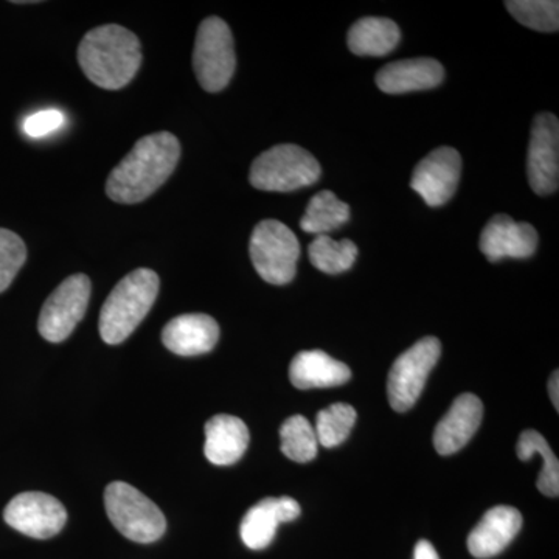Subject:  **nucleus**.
I'll return each instance as SVG.
<instances>
[{"label": "nucleus", "mask_w": 559, "mask_h": 559, "mask_svg": "<svg viewBox=\"0 0 559 559\" xmlns=\"http://www.w3.org/2000/svg\"><path fill=\"white\" fill-rule=\"evenodd\" d=\"M440 356V341L437 337H425L395 360L388 381L389 401L393 409L406 412L417 403Z\"/></svg>", "instance_id": "obj_8"}, {"label": "nucleus", "mask_w": 559, "mask_h": 559, "mask_svg": "<svg viewBox=\"0 0 559 559\" xmlns=\"http://www.w3.org/2000/svg\"><path fill=\"white\" fill-rule=\"evenodd\" d=\"M3 520L11 528L35 539H50L64 528L68 511L64 506L46 492H21L10 500Z\"/></svg>", "instance_id": "obj_10"}, {"label": "nucleus", "mask_w": 559, "mask_h": 559, "mask_svg": "<svg viewBox=\"0 0 559 559\" xmlns=\"http://www.w3.org/2000/svg\"><path fill=\"white\" fill-rule=\"evenodd\" d=\"M66 123L64 114L58 109L39 110L24 121V132L28 138H46L51 132L60 130Z\"/></svg>", "instance_id": "obj_29"}, {"label": "nucleus", "mask_w": 559, "mask_h": 559, "mask_svg": "<svg viewBox=\"0 0 559 559\" xmlns=\"http://www.w3.org/2000/svg\"><path fill=\"white\" fill-rule=\"evenodd\" d=\"M444 79V69L432 58L390 62L377 73V86L385 94L433 90Z\"/></svg>", "instance_id": "obj_18"}, {"label": "nucleus", "mask_w": 559, "mask_h": 559, "mask_svg": "<svg viewBox=\"0 0 559 559\" xmlns=\"http://www.w3.org/2000/svg\"><path fill=\"white\" fill-rule=\"evenodd\" d=\"M527 175L536 194H550L559 186V123L554 114H539L530 135Z\"/></svg>", "instance_id": "obj_11"}, {"label": "nucleus", "mask_w": 559, "mask_h": 559, "mask_svg": "<svg viewBox=\"0 0 559 559\" xmlns=\"http://www.w3.org/2000/svg\"><path fill=\"white\" fill-rule=\"evenodd\" d=\"M511 16L536 32L554 33L559 28V3L551 0H509Z\"/></svg>", "instance_id": "obj_27"}, {"label": "nucleus", "mask_w": 559, "mask_h": 559, "mask_svg": "<svg viewBox=\"0 0 559 559\" xmlns=\"http://www.w3.org/2000/svg\"><path fill=\"white\" fill-rule=\"evenodd\" d=\"M193 68L204 91H223L237 69L234 36L229 25L212 16L201 22L194 43Z\"/></svg>", "instance_id": "obj_7"}, {"label": "nucleus", "mask_w": 559, "mask_h": 559, "mask_svg": "<svg viewBox=\"0 0 559 559\" xmlns=\"http://www.w3.org/2000/svg\"><path fill=\"white\" fill-rule=\"evenodd\" d=\"M308 253L312 266L325 274L336 275L348 271L355 264L358 248L353 241H336L330 238V235H319L311 242Z\"/></svg>", "instance_id": "obj_24"}, {"label": "nucleus", "mask_w": 559, "mask_h": 559, "mask_svg": "<svg viewBox=\"0 0 559 559\" xmlns=\"http://www.w3.org/2000/svg\"><path fill=\"white\" fill-rule=\"evenodd\" d=\"M91 280L75 274L66 278L44 304L38 320V330L44 340L62 342L68 340L81 319L86 314L91 300Z\"/></svg>", "instance_id": "obj_9"}, {"label": "nucleus", "mask_w": 559, "mask_h": 559, "mask_svg": "<svg viewBox=\"0 0 559 559\" xmlns=\"http://www.w3.org/2000/svg\"><path fill=\"white\" fill-rule=\"evenodd\" d=\"M84 75L108 91L130 84L142 64V49L134 33L120 25H103L87 32L79 47Z\"/></svg>", "instance_id": "obj_2"}, {"label": "nucleus", "mask_w": 559, "mask_h": 559, "mask_svg": "<svg viewBox=\"0 0 559 559\" xmlns=\"http://www.w3.org/2000/svg\"><path fill=\"white\" fill-rule=\"evenodd\" d=\"M460 173H462V157L459 151L450 146H441L433 150L415 167L411 187L430 207H440L454 197Z\"/></svg>", "instance_id": "obj_12"}, {"label": "nucleus", "mask_w": 559, "mask_h": 559, "mask_svg": "<svg viewBox=\"0 0 559 559\" xmlns=\"http://www.w3.org/2000/svg\"><path fill=\"white\" fill-rule=\"evenodd\" d=\"M558 371L551 374L549 382V393L551 403H554L555 409L559 411V377Z\"/></svg>", "instance_id": "obj_31"}, {"label": "nucleus", "mask_w": 559, "mask_h": 559, "mask_svg": "<svg viewBox=\"0 0 559 559\" xmlns=\"http://www.w3.org/2000/svg\"><path fill=\"white\" fill-rule=\"evenodd\" d=\"M518 457L527 462L533 455L538 454L543 459L544 466L538 477V489L549 498H558L559 495V462L557 455L550 450L547 440L536 430H524L518 441Z\"/></svg>", "instance_id": "obj_23"}, {"label": "nucleus", "mask_w": 559, "mask_h": 559, "mask_svg": "<svg viewBox=\"0 0 559 559\" xmlns=\"http://www.w3.org/2000/svg\"><path fill=\"white\" fill-rule=\"evenodd\" d=\"M282 452L297 463L311 462L319 451L318 436L311 423L301 415H294L280 428Z\"/></svg>", "instance_id": "obj_25"}, {"label": "nucleus", "mask_w": 559, "mask_h": 559, "mask_svg": "<svg viewBox=\"0 0 559 559\" xmlns=\"http://www.w3.org/2000/svg\"><path fill=\"white\" fill-rule=\"evenodd\" d=\"M538 248V231L528 223H516L509 215L489 219L480 235V250L488 261L528 259Z\"/></svg>", "instance_id": "obj_13"}, {"label": "nucleus", "mask_w": 559, "mask_h": 559, "mask_svg": "<svg viewBox=\"0 0 559 559\" xmlns=\"http://www.w3.org/2000/svg\"><path fill=\"white\" fill-rule=\"evenodd\" d=\"M219 340V326L207 314H183L170 320L162 331V342L179 356H200L212 352Z\"/></svg>", "instance_id": "obj_17"}, {"label": "nucleus", "mask_w": 559, "mask_h": 559, "mask_svg": "<svg viewBox=\"0 0 559 559\" xmlns=\"http://www.w3.org/2000/svg\"><path fill=\"white\" fill-rule=\"evenodd\" d=\"M349 219L348 204L337 200L333 191L323 190L316 194L308 204L307 212L300 221V227L307 234L329 235Z\"/></svg>", "instance_id": "obj_22"}, {"label": "nucleus", "mask_w": 559, "mask_h": 559, "mask_svg": "<svg viewBox=\"0 0 559 559\" xmlns=\"http://www.w3.org/2000/svg\"><path fill=\"white\" fill-rule=\"evenodd\" d=\"M180 157V143L170 132H156L135 143L114 168L106 193L119 204L145 201L170 178Z\"/></svg>", "instance_id": "obj_1"}, {"label": "nucleus", "mask_w": 559, "mask_h": 559, "mask_svg": "<svg viewBox=\"0 0 559 559\" xmlns=\"http://www.w3.org/2000/svg\"><path fill=\"white\" fill-rule=\"evenodd\" d=\"M414 559H440L437 550L433 549L432 544L429 540H418L417 546L414 550Z\"/></svg>", "instance_id": "obj_30"}, {"label": "nucleus", "mask_w": 559, "mask_h": 559, "mask_svg": "<svg viewBox=\"0 0 559 559\" xmlns=\"http://www.w3.org/2000/svg\"><path fill=\"white\" fill-rule=\"evenodd\" d=\"M159 286V275L145 267L121 278L102 308V340L109 345L127 341L153 308Z\"/></svg>", "instance_id": "obj_3"}, {"label": "nucleus", "mask_w": 559, "mask_h": 559, "mask_svg": "<svg viewBox=\"0 0 559 559\" xmlns=\"http://www.w3.org/2000/svg\"><path fill=\"white\" fill-rule=\"evenodd\" d=\"M352 378L347 364L331 358L322 349L300 352L289 366V380L300 390L336 388Z\"/></svg>", "instance_id": "obj_20"}, {"label": "nucleus", "mask_w": 559, "mask_h": 559, "mask_svg": "<svg viewBox=\"0 0 559 559\" xmlns=\"http://www.w3.org/2000/svg\"><path fill=\"white\" fill-rule=\"evenodd\" d=\"M320 178V165L310 151L301 146L277 145L264 151L250 167L252 187L263 191H294L310 187Z\"/></svg>", "instance_id": "obj_4"}, {"label": "nucleus", "mask_w": 559, "mask_h": 559, "mask_svg": "<svg viewBox=\"0 0 559 559\" xmlns=\"http://www.w3.org/2000/svg\"><path fill=\"white\" fill-rule=\"evenodd\" d=\"M355 407L345 403L331 404L325 409L320 411L316 418V436L319 444L325 448H336L348 439L353 426H355Z\"/></svg>", "instance_id": "obj_26"}, {"label": "nucleus", "mask_w": 559, "mask_h": 559, "mask_svg": "<svg viewBox=\"0 0 559 559\" xmlns=\"http://www.w3.org/2000/svg\"><path fill=\"white\" fill-rule=\"evenodd\" d=\"M249 429L234 415H215L205 425L204 454L216 466H230L249 447Z\"/></svg>", "instance_id": "obj_19"}, {"label": "nucleus", "mask_w": 559, "mask_h": 559, "mask_svg": "<svg viewBox=\"0 0 559 559\" xmlns=\"http://www.w3.org/2000/svg\"><path fill=\"white\" fill-rule=\"evenodd\" d=\"M301 510L296 499L267 498L255 503L241 521L242 543L252 550H263L271 546L277 528L283 522H293L300 516Z\"/></svg>", "instance_id": "obj_14"}, {"label": "nucleus", "mask_w": 559, "mask_h": 559, "mask_svg": "<svg viewBox=\"0 0 559 559\" xmlns=\"http://www.w3.org/2000/svg\"><path fill=\"white\" fill-rule=\"evenodd\" d=\"M522 528L520 510L509 506H499L488 510L479 524L468 536V550L474 558L498 557Z\"/></svg>", "instance_id": "obj_16"}, {"label": "nucleus", "mask_w": 559, "mask_h": 559, "mask_svg": "<svg viewBox=\"0 0 559 559\" xmlns=\"http://www.w3.org/2000/svg\"><path fill=\"white\" fill-rule=\"evenodd\" d=\"M249 252L264 282L288 285L296 277L300 242L294 231L280 221H261L250 237Z\"/></svg>", "instance_id": "obj_6"}, {"label": "nucleus", "mask_w": 559, "mask_h": 559, "mask_svg": "<svg viewBox=\"0 0 559 559\" xmlns=\"http://www.w3.org/2000/svg\"><path fill=\"white\" fill-rule=\"evenodd\" d=\"M484 406L473 393H463L440 419L433 433V444L441 455H452L465 448L479 429Z\"/></svg>", "instance_id": "obj_15"}, {"label": "nucleus", "mask_w": 559, "mask_h": 559, "mask_svg": "<svg viewBox=\"0 0 559 559\" xmlns=\"http://www.w3.org/2000/svg\"><path fill=\"white\" fill-rule=\"evenodd\" d=\"M401 32L388 17H362L348 32V49L359 57H384L395 50Z\"/></svg>", "instance_id": "obj_21"}, {"label": "nucleus", "mask_w": 559, "mask_h": 559, "mask_svg": "<svg viewBox=\"0 0 559 559\" xmlns=\"http://www.w3.org/2000/svg\"><path fill=\"white\" fill-rule=\"evenodd\" d=\"M105 507L114 527L134 543H156L167 530V520L159 507L124 481L108 485Z\"/></svg>", "instance_id": "obj_5"}, {"label": "nucleus", "mask_w": 559, "mask_h": 559, "mask_svg": "<svg viewBox=\"0 0 559 559\" xmlns=\"http://www.w3.org/2000/svg\"><path fill=\"white\" fill-rule=\"evenodd\" d=\"M27 260V248L20 235L0 229V293L9 289Z\"/></svg>", "instance_id": "obj_28"}]
</instances>
